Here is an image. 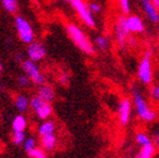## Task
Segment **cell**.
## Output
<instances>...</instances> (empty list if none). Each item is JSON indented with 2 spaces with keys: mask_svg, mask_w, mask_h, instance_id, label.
I'll return each instance as SVG.
<instances>
[{
  "mask_svg": "<svg viewBox=\"0 0 159 158\" xmlns=\"http://www.w3.org/2000/svg\"><path fill=\"white\" fill-rule=\"evenodd\" d=\"M127 42H128V47H130V48L137 47V40L134 35H129L128 39H127Z\"/></svg>",
  "mask_w": 159,
  "mask_h": 158,
  "instance_id": "obj_32",
  "label": "cell"
},
{
  "mask_svg": "<svg viewBox=\"0 0 159 158\" xmlns=\"http://www.w3.org/2000/svg\"><path fill=\"white\" fill-rule=\"evenodd\" d=\"M126 27L130 35L134 33H143L145 31V25L143 19L137 15H129L125 20Z\"/></svg>",
  "mask_w": 159,
  "mask_h": 158,
  "instance_id": "obj_11",
  "label": "cell"
},
{
  "mask_svg": "<svg viewBox=\"0 0 159 158\" xmlns=\"http://www.w3.org/2000/svg\"><path fill=\"white\" fill-rule=\"evenodd\" d=\"M31 83H32L31 80H30L25 74H21L17 77V84L20 89H22V90L29 89L30 85H31Z\"/></svg>",
  "mask_w": 159,
  "mask_h": 158,
  "instance_id": "obj_25",
  "label": "cell"
},
{
  "mask_svg": "<svg viewBox=\"0 0 159 158\" xmlns=\"http://www.w3.org/2000/svg\"><path fill=\"white\" fill-rule=\"evenodd\" d=\"M152 144L155 145L157 151H159V127L152 131Z\"/></svg>",
  "mask_w": 159,
  "mask_h": 158,
  "instance_id": "obj_29",
  "label": "cell"
},
{
  "mask_svg": "<svg viewBox=\"0 0 159 158\" xmlns=\"http://www.w3.org/2000/svg\"><path fill=\"white\" fill-rule=\"evenodd\" d=\"M89 10H91V12H92L93 15H94V13L98 15V13H101V11H102V7H101V5H99L98 2H95V1L89 2Z\"/></svg>",
  "mask_w": 159,
  "mask_h": 158,
  "instance_id": "obj_28",
  "label": "cell"
},
{
  "mask_svg": "<svg viewBox=\"0 0 159 158\" xmlns=\"http://www.w3.org/2000/svg\"><path fill=\"white\" fill-rule=\"evenodd\" d=\"M1 5H2L3 9L7 11L8 13H16L19 8V2L18 0H1Z\"/></svg>",
  "mask_w": 159,
  "mask_h": 158,
  "instance_id": "obj_20",
  "label": "cell"
},
{
  "mask_svg": "<svg viewBox=\"0 0 159 158\" xmlns=\"http://www.w3.org/2000/svg\"><path fill=\"white\" fill-rule=\"evenodd\" d=\"M15 109L19 114H25L30 109V97L23 93H18L13 97Z\"/></svg>",
  "mask_w": 159,
  "mask_h": 158,
  "instance_id": "obj_12",
  "label": "cell"
},
{
  "mask_svg": "<svg viewBox=\"0 0 159 158\" xmlns=\"http://www.w3.org/2000/svg\"><path fill=\"white\" fill-rule=\"evenodd\" d=\"M120 9H122L124 15H128L130 12V5H129V0H118Z\"/></svg>",
  "mask_w": 159,
  "mask_h": 158,
  "instance_id": "obj_27",
  "label": "cell"
},
{
  "mask_svg": "<svg viewBox=\"0 0 159 158\" xmlns=\"http://www.w3.org/2000/svg\"><path fill=\"white\" fill-rule=\"evenodd\" d=\"M38 96H40L43 101L48 103H52L55 100V90L51 84H42L40 86H37V93Z\"/></svg>",
  "mask_w": 159,
  "mask_h": 158,
  "instance_id": "obj_13",
  "label": "cell"
},
{
  "mask_svg": "<svg viewBox=\"0 0 159 158\" xmlns=\"http://www.w3.org/2000/svg\"><path fill=\"white\" fill-rule=\"evenodd\" d=\"M40 145L45 151H52L55 149L57 145V134H48V135L40 137Z\"/></svg>",
  "mask_w": 159,
  "mask_h": 158,
  "instance_id": "obj_15",
  "label": "cell"
},
{
  "mask_svg": "<svg viewBox=\"0 0 159 158\" xmlns=\"http://www.w3.org/2000/svg\"><path fill=\"white\" fill-rule=\"evenodd\" d=\"M149 95H150V97H152L154 101L159 102V84L150 87V90H149Z\"/></svg>",
  "mask_w": 159,
  "mask_h": 158,
  "instance_id": "obj_26",
  "label": "cell"
},
{
  "mask_svg": "<svg viewBox=\"0 0 159 158\" xmlns=\"http://www.w3.org/2000/svg\"><path fill=\"white\" fill-rule=\"evenodd\" d=\"M140 3L147 19L155 25L159 23V11L152 5L150 0H140Z\"/></svg>",
  "mask_w": 159,
  "mask_h": 158,
  "instance_id": "obj_14",
  "label": "cell"
},
{
  "mask_svg": "<svg viewBox=\"0 0 159 158\" xmlns=\"http://www.w3.org/2000/svg\"><path fill=\"white\" fill-rule=\"evenodd\" d=\"M13 59H15V62L16 63H19V64H21L23 61H25L27 58H25V53H23L22 51H18L15 53V57H13Z\"/></svg>",
  "mask_w": 159,
  "mask_h": 158,
  "instance_id": "obj_30",
  "label": "cell"
},
{
  "mask_svg": "<svg viewBox=\"0 0 159 158\" xmlns=\"http://www.w3.org/2000/svg\"><path fill=\"white\" fill-rule=\"evenodd\" d=\"M15 27L18 38H19L21 42H23L25 44H30L31 42L34 41V31H33L30 22L25 17H22V16H16Z\"/></svg>",
  "mask_w": 159,
  "mask_h": 158,
  "instance_id": "obj_5",
  "label": "cell"
},
{
  "mask_svg": "<svg viewBox=\"0 0 159 158\" xmlns=\"http://www.w3.org/2000/svg\"><path fill=\"white\" fill-rule=\"evenodd\" d=\"M61 1H63V2H69L70 3V1H71V0H61Z\"/></svg>",
  "mask_w": 159,
  "mask_h": 158,
  "instance_id": "obj_35",
  "label": "cell"
},
{
  "mask_svg": "<svg viewBox=\"0 0 159 158\" xmlns=\"http://www.w3.org/2000/svg\"><path fill=\"white\" fill-rule=\"evenodd\" d=\"M72 8L74 11L77 13L80 19L82 20L83 22L89 28L94 29L96 26V21H95L94 15L91 12V10L89 8V5L85 2L84 0H71L70 1Z\"/></svg>",
  "mask_w": 159,
  "mask_h": 158,
  "instance_id": "obj_7",
  "label": "cell"
},
{
  "mask_svg": "<svg viewBox=\"0 0 159 158\" xmlns=\"http://www.w3.org/2000/svg\"><path fill=\"white\" fill-rule=\"evenodd\" d=\"M132 95H133V103H134L135 112L139 119L146 123H152L157 118V114L154 109L150 107L148 102L146 101L143 93L139 91L136 86V84H133L132 86Z\"/></svg>",
  "mask_w": 159,
  "mask_h": 158,
  "instance_id": "obj_2",
  "label": "cell"
},
{
  "mask_svg": "<svg viewBox=\"0 0 159 158\" xmlns=\"http://www.w3.org/2000/svg\"><path fill=\"white\" fill-rule=\"evenodd\" d=\"M156 147L152 143L142 146V149L134 158H152L156 154Z\"/></svg>",
  "mask_w": 159,
  "mask_h": 158,
  "instance_id": "obj_18",
  "label": "cell"
},
{
  "mask_svg": "<svg viewBox=\"0 0 159 158\" xmlns=\"http://www.w3.org/2000/svg\"><path fill=\"white\" fill-rule=\"evenodd\" d=\"M28 156L30 158H48L47 151L40 146V147H35L34 149L30 151L29 153H27Z\"/></svg>",
  "mask_w": 159,
  "mask_h": 158,
  "instance_id": "obj_24",
  "label": "cell"
},
{
  "mask_svg": "<svg viewBox=\"0 0 159 158\" xmlns=\"http://www.w3.org/2000/svg\"><path fill=\"white\" fill-rule=\"evenodd\" d=\"M13 132H25L28 127V119L23 114H19L16 115L15 118L12 119V124H11Z\"/></svg>",
  "mask_w": 159,
  "mask_h": 158,
  "instance_id": "obj_17",
  "label": "cell"
},
{
  "mask_svg": "<svg viewBox=\"0 0 159 158\" xmlns=\"http://www.w3.org/2000/svg\"><path fill=\"white\" fill-rule=\"evenodd\" d=\"M69 80H70V75H69V73H67V72H62V73L60 74L59 82L62 84V85H65V84L69 83Z\"/></svg>",
  "mask_w": 159,
  "mask_h": 158,
  "instance_id": "obj_31",
  "label": "cell"
},
{
  "mask_svg": "<svg viewBox=\"0 0 159 158\" xmlns=\"http://www.w3.org/2000/svg\"><path fill=\"white\" fill-rule=\"evenodd\" d=\"M30 109H32V112L35 114V116L41 121L49 119L53 113V107L51 103L43 101L41 97L38 96L37 94L30 97Z\"/></svg>",
  "mask_w": 159,
  "mask_h": 158,
  "instance_id": "obj_6",
  "label": "cell"
},
{
  "mask_svg": "<svg viewBox=\"0 0 159 158\" xmlns=\"http://www.w3.org/2000/svg\"><path fill=\"white\" fill-rule=\"evenodd\" d=\"M150 2H152V5L159 11V0H150Z\"/></svg>",
  "mask_w": 159,
  "mask_h": 158,
  "instance_id": "obj_33",
  "label": "cell"
},
{
  "mask_svg": "<svg viewBox=\"0 0 159 158\" xmlns=\"http://www.w3.org/2000/svg\"><path fill=\"white\" fill-rule=\"evenodd\" d=\"M93 44L98 50H101V51H106L109 47V39L106 35H97V37H95L94 43H93Z\"/></svg>",
  "mask_w": 159,
  "mask_h": 158,
  "instance_id": "obj_19",
  "label": "cell"
},
{
  "mask_svg": "<svg viewBox=\"0 0 159 158\" xmlns=\"http://www.w3.org/2000/svg\"><path fill=\"white\" fill-rule=\"evenodd\" d=\"M65 31L72 42L79 48L83 53L87 55H93L95 53V47L91 40L86 37L81 28L73 22L65 23Z\"/></svg>",
  "mask_w": 159,
  "mask_h": 158,
  "instance_id": "obj_1",
  "label": "cell"
},
{
  "mask_svg": "<svg viewBox=\"0 0 159 158\" xmlns=\"http://www.w3.org/2000/svg\"><path fill=\"white\" fill-rule=\"evenodd\" d=\"M132 101L128 97H124L117 104V116H118L119 124L122 126L128 125L130 117H132Z\"/></svg>",
  "mask_w": 159,
  "mask_h": 158,
  "instance_id": "obj_10",
  "label": "cell"
},
{
  "mask_svg": "<svg viewBox=\"0 0 159 158\" xmlns=\"http://www.w3.org/2000/svg\"><path fill=\"white\" fill-rule=\"evenodd\" d=\"M55 131H57L55 122L51 121V119H45V121H42V123L38 126L37 133L41 137V136L48 135V134H54Z\"/></svg>",
  "mask_w": 159,
  "mask_h": 158,
  "instance_id": "obj_16",
  "label": "cell"
},
{
  "mask_svg": "<svg viewBox=\"0 0 159 158\" xmlns=\"http://www.w3.org/2000/svg\"><path fill=\"white\" fill-rule=\"evenodd\" d=\"M25 53H27V59L38 63L47 57V48L43 42L34 40L30 44H28Z\"/></svg>",
  "mask_w": 159,
  "mask_h": 158,
  "instance_id": "obj_9",
  "label": "cell"
},
{
  "mask_svg": "<svg viewBox=\"0 0 159 158\" xmlns=\"http://www.w3.org/2000/svg\"><path fill=\"white\" fill-rule=\"evenodd\" d=\"M135 141L138 145L140 146H144V145H147V144H150L152 143V138L148 136V134H146L145 132H138L135 136Z\"/></svg>",
  "mask_w": 159,
  "mask_h": 158,
  "instance_id": "obj_22",
  "label": "cell"
},
{
  "mask_svg": "<svg viewBox=\"0 0 159 158\" xmlns=\"http://www.w3.org/2000/svg\"><path fill=\"white\" fill-rule=\"evenodd\" d=\"M25 138H27L25 132H13L12 135H11V141H12L13 145L16 146L23 145Z\"/></svg>",
  "mask_w": 159,
  "mask_h": 158,
  "instance_id": "obj_21",
  "label": "cell"
},
{
  "mask_svg": "<svg viewBox=\"0 0 159 158\" xmlns=\"http://www.w3.org/2000/svg\"><path fill=\"white\" fill-rule=\"evenodd\" d=\"M20 67H21L23 74L27 75L35 86H40V85L47 83V79H45L44 74L41 73V70H40L37 62H33L29 59H25L20 64Z\"/></svg>",
  "mask_w": 159,
  "mask_h": 158,
  "instance_id": "obj_4",
  "label": "cell"
},
{
  "mask_svg": "<svg viewBox=\"0 0 159 158\" xmlns=\"http://www.w3.org/2000/svg\"><path fill=\"white\" fill-rule=\"evenodd\" d=\"M125 20H126V16L125 15L119 16L114 25V32H115L116 43L123 51H126L127 48H128L127 39H128V37L130 35V33H129L128 30H127Z\"/></svg>",
  "mask_w": 159,
  "mask_h": 158,
  "instance_id": "obj_8",
  "label": "cell"
},
{
  "mask_svg": "<svg viewBox=\"0 0 159 158\" xmlns=\"http://www.w3.org/2000/svg\"><path fill=\"white\" fill-rule=\"evenodd\" d=\"M23 147V151L25 153H29L30 151H32L34 149L35 147H38V141L35 139V137H32V136H30V137H27L22 145Z\"/></svg>",
  "mask_w": 159,
  "mask_h": 158,
  "instance_id": "obj_23",
  "label": "cell"
},
{
  "mask_svg": "<svg viewBox=\"0 0 159 158\" xmlns=\"http://www.w3.org/2000/svg\"><path fill=\"white\" fill-rule=\"evenodd\" d=\"M1 72H2V63L0 61V74H1Z\"/></svg>",
  "mask_w": 159,
  "mask_h": 158,
  "instance_id": "obj_34",
  "label": "cell"
},
{
  "mask_svg": "<svg viewBox=\"0 0 159 158\" xmlns=\"http://www.w3.org/2000/svg\"><path fill=\"white\" fill-rule=\"evenodd\" d=\"M152 53L150 50L145 51L142 60L139 62L138 69H137V77L139 82L144 85H150L154 79V72H152Z\"/></svg>",
  "mask_w": 159,
  "mask_h": 158,
  "instance_id": "obj_3",
  "label": "cell"
}]
</instances>
